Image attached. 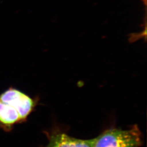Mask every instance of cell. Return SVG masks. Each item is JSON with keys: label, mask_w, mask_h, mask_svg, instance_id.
Wrapping results in <instances>:
<instances>
[{"label": "cell", "mask_w": 147, "mask_h": 147, "mask_svg": "<svg viewBox=\"0 0 147 147\" xmlns=\"http://www.w3.org/2000/svg\"><path fill=\"white\" fill-rule=\"evenodd\" d=\"M142 144V135L138 127L128 130L112 129L94 138L93 147H139Z\"/></svg>", "instance_id": "obj_1"}, {"label": "cell", "mask_w": 147, "mask_h": 147, "mask_svg": "<svg viewBox=\"0 0 147 147\" xmlns=\"http://www.w3.org/2000/svg\"><path fill=\"white\" fill-rule=\"evenodd\" d=\"M94 138L81 140L69 136L62 132L51 135L45 147H93Z\"/></svg>", "instance_id": "obj_3"}, {"label": "cell", "mask_w": 147, "mask_h": 147, "mask_svg": "<svg viewBox=\"0 0 147 147\" xmlns=\"http://www.w3.org/2000/svg\"><path fill=\"white\" fill-rule=\"evenodd\" d=\"M18 112L11 106L0 101V124L11 127L21 121Z\"/></svg>", "instance_id": "obj_4"}, {"label": "cell", "mask_w": 147, "mask_h": 147, "mask_svg": "<svg viewBox=\"0 0 147 147\" xmlns=\"http://www.w3.org/2000/svg\"><path fill=\"white\" fill-rule=\"evenodd\" d=\"M0 101L16 109L21 121L26 118L34 107V102L31 98L20 90L12 88L0 95Z\"/></svg>", "instance_id": "obj_2"}]
</instances>
